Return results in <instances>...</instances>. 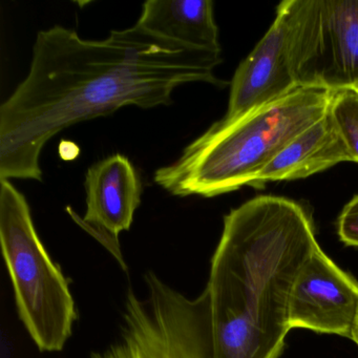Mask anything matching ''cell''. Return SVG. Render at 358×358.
<instances>
[{
    "instance_id": "obj_6",
    "label": "cell",
    "mask_w": 358,
    "mask_h": 358,
    "mask_svg": "<svg viewBox=\"0 0 358 358\" xmlns=\"http://www.w3.org/2000/svg\"><path fill=\"white\" fill-rule=\"evenodd\" d=\"M299 87H358V0H285Z\"/></svg>"
},
{
    "instance_id": "obj_10",
    "label": "cell",
    "mask_w": 358,
    "mask_h": 358,
    "mask_svg": "<svg viewBox=\"0 0 358 358\" xmlns=\"http://www.w3.org/2000/svg\"><path fill=\"white\" fill-rule=\"evenodd\" d=\"M343 162H353V158L328 110L322 119L282 148L259 173L253 187H261L267 182L305 179Z\"/></svg>"
},
{
    "instance_id": "obj_7",
    "label": "cell",
    "mask_w": 358,
    "mask_h": 358,
    "mask_svg": "<svg viewBox=\"0 0 358 358\" xmlns=\"http://www.w3.org/2000/svg\"><path fill=\"white\" fill-rule=\"evenodd\" d=\"M291 329L353 338L358 320V282L322 248L295 278L289 310Z\"/></svg>"
},
{
    "instance_id": "obj_1",
    "label": "cell",
    "mask_w": 358,
    "mask_h": 358,
    "mask_svg": "<svg viewBox=\"0 0 358 358\" xmlns=\"http://www.w3.org/2000/svg\"><path fill=\"white\" fill-rule=\"evenodd\" d=\"M221 53L161 38L137 24L87 41L62 26L37 35L28 76L0 106V180L43 181L41 152L54 136L124 106H169L188 83L222 87Z\"/></svg>"
},
{
    "instance_id": "obj_9",
    "label": "cell",
    "mask_w": 358,
    "mask_h": 358,
    "mask_svg": "<svg viewBox=\"0 0 358 358\" xmlns=\"http://www.w3.org/2000/svg\"><path fill=\"white\" fill-rule=\"evenodd\" d=\"M290 57V20L285 1L263 38L234 73L224 120H234L297 89Z\"/></svg>"
},
{
    "instance_id": "obj_5",
    "label": "cell",
    "mask_w": 358,
    "mask_h": 358,
    "mask_svg": "<svg viewBox=\"0 0 358 358\" xmlns=\"http://www.w3.org/2000/svg\"><path fill=\"white\" fill-rule=\"evenodd\" d=\"M146 294L129 288L118 337L91 358H213L210 297L173 288L154 271L144 274Z\"/></svg>"
},
{
    "instance_id": "obj_8",
    "label": "cell",
    "mask_w": 358,
    "mask_h": 358,
    "mask_svg": "<svg viewBox=\"0 0 358 358\" xmlns=\"http://www.w3.org/2000/svg\"><path fill=\"white\" fill-rule=\"evenodd\" d=\"M87 213L80 217L66 209L74 221L98 241L127 271L119 236L127 231L141 203V183L131 161L113 155L87 171L85 182Z\"/></svg>"
},
{
    "instance_id": "obj_11",
    "label": "cell",
    "mask_w": 358,
    "mask_h": 358,
    "mask_svg": "<svg viewBox=\"0 0 358 358\" xmlns=\"http://www.w3.org/2000/svg\"><path fill=\"white\" fill-rule=\"evenodd\" d=\"M137 24L166 41L221 53L211 0H148Z\"/></svg>"
},
{
    "instance_id": "obj_13",
    "label": "cell",
    "mask_w": 358,
    "mask_h": 358,
    "mask_svg": "<svg viewBox=\"0 0 358 358\" xmlns=\"http://www.w3.org/2000/svg\"><path fill=\"white\" fill-rule=\"evenodd\" d=\"M336 229L341 243L358 248V194L343 207L337 220Z\"/></svg>"
},
{
    "instance_id": "obj_12",
    "label": "cell",
    "mask_w": 358,
    "mask_h": 358,
    "mask_svg": "<svg viewBox=\"0 0 358 358\" xmlns=\"http://www.w3.org/2000/svg\"><path fill=\"white\" fill-rule=\"evenodd\" d=\"M329 113L353 162L358 163V90L343 89L333 92Z\"/></svg>"
},
{
    "instance_id": "obj_15",
    "label": "cell",
    "mask_w": 358,
    "mask_h": 358,
    "mask_svg": "<svg viewBox=\"0 0 358 358\" xmlns=\"http://www.w3.org/2000/svg\"><path fill=\"white\" fill-rule=\"evenodd\" d=\"M357 90H358V87H357Z\"/></svg>"
},
{
    "instance_id": "obj_4",
    "label": "cell",
    "mask_w": 358,
    "mask_h": 358,
    "mask_svg": "<svg viewBox=\"0 0 358 358\" xmlns=\"http://www.w3.org/2000/svg\"><path fill=\"white\" fill-rule=\"evenodd\" d=\"M0 243L20 320L41 352H60L78 318L70 284L41 242L30 206L0 180Z\"/></svg>"
},
{
    "instance_id": "obj_14",
    "label": "cell",
    "mask_w": 358,
    "mask_h": 358,
    "mask_svg": "<svg viewBox=\"0 0 358 358\" xmlns=\"http://www.w3.org/2000/svg\"><path fill=\"white\" fill-rule=\"evenodd\" d=\"M352 341L358 345V320L357 324H356L355 330H354L353 338H352Z\"/></svg>"
},
{
    "instance_id": "obj_2",
    "label": "cell",
    "mask_w": 358,
    "mask_h": 358,
    "mask_svg": "<svg viewBox=\"0 0 358 358\" xmlns=\"http://www.w3.org/2000/svg\"><path fill=\"white\" fill-rule=\"evenodd\" d=\"M320 247L311 213L284 196H257L224 217L206 285L213 358L282 355L295 278Z\"/></svg>"
},
{
    "instance_id": "obj_3",
    "label": "cell",
    "mask_w": 358,
    "mask_h": 358,
    "mask_svg": "<svg viewBox=\"0 0 358 358\" xmlns=\"http://www.w3.org/2000/svg\"><path fill=\"white\" fill-rule=\"evenodd\" d=\"M333 92L299 87L234 120L221 119L159 169L155 182L173 196L204 198L255 185L287 144L327 114Z\"/></svg>"
}]
</instances>
